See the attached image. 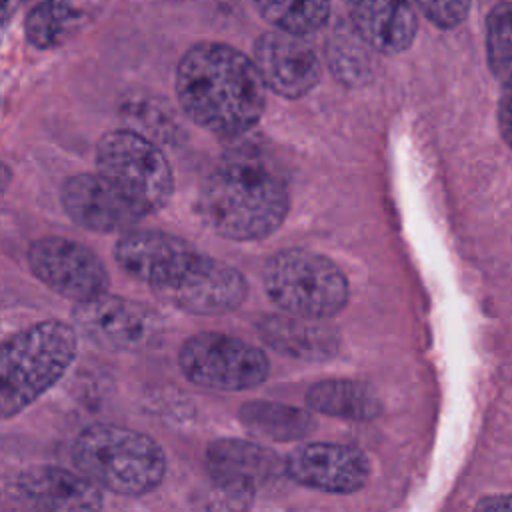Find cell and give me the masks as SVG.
Listing matches in <instances>:
<instances>
[{
    "label": "cell",
    "mask_w": 512,
    "mask_h": 512,
    "mask_svg": "<svg viewBox=\"0 0 512 512\" xmlns=\"http://www.w3.org/2000/svg\"><path fill=\"white\" fill-rule=\"evenodd\" d=\"M114 258L162 302L188 314H226L246 298V280L234 266L162 230L124 232L116 242Z\"/></svg>",
    "instance_id": "6da1fadb"
},
{
    "label": "cell",
    "mask_w": 512,
    "mask_h": 512,
    "mask_svg": "<svg viewBox=\"0 0 512 512\" xmlns=\"http://www.w3.org/2000/svg\"><path fill=\"white\" fill-rule=\"evenodd\" d=\"M176 96L186 116L216 136H240L262 116L266 94L252 58L220 44L198 42L176 66Z\"/></svg>",
    "instance_id": "7a4b0ae2"
},
{
    "label": "cell",
    "mask_w": 512,
    "mask_h": 512,
    "mask_svg": "<svg viewBox=\"0 0 512 512\" xmlns=\"http://www.w3.org/2000/svg\"><path fill=\"white\" fill-rule=\"evenodd\" d=\"M288 190L276 172L248 156H226L206 176L198 210L218 236L250 242L270 236L288 214Z\"/></svg>",
    "instance_id": "3957f363"
},
{
    "label": "cell",
    "mask_w": 512,
    "mask_h": 512,
    "mask_svg": "<svg viewBox=\"0 0 512 512\" xmlns=\"http://www.w3.org/2000/svg\"><path fill=\"white\" fill-rule=\"evenodd\" d=\"M78 332L62 320H42L0 342V420H10L44 396L74 364Z\"/></svg>",
    "instance_id": "277c9868"
},
{
    "label": "cell",
    "mask_w": 512,
    "mask_h": 512,
    "mask_svg": "<svg viewBox=\"0 0 512 512\" xmlns=\"http://www.w3.org/2000/svg\"><path fill=\"white\" fill-rule=\"evenodd\" d=\"M74 470L118 496H144L166 474V454L148 434L108 422L86 426L72 446Z\"/></svg>",
    "instance_id": "5b68a950"
},
{
    "label": "cell",
    "mask_w": 512,
    "mask_h": 512,
    "mask_svg": "<svg viewBox=\"0 0 512 512\" xmlns=\"http://www.w3.org/2000/svg\"><path fill=\"white\" fill-rule=\"evenodd\" d=\"M264 288L282 310L306 320L334 316L348 300V282L338 266L302 248L282 250L268 260Z\"/></svg>",
    "instance_id": "8992f818"
},
{
    "label": "cell",
    "mask_w": 512,
    "mask_h": 512,
    "mask_svg": "<svg viewBox=\"0 0 512 512\" xmlns=\"http://www.w3.org/2000/svg\"><path fill=\"white\" fill-rule=\"evenodd\" d=\"M96 172L148 216L162 210L174 192V174L164 152L150 138L130 128L108 130L100 136Z\"/></svg>",
    "instance_id": "52a82bcc"
},
{
    "label": "cell",
    "mask_w": 512,
    "mask_h": 512,
    "mask_svg": "<svg viewBox=\"0 0 512 512\" xmlns=\"http://www.w3.org/2000/svg\"><path fill=\"white\" fill-rule=\"evenodd\" d=\"M178 364L192 384L210 390H246L268 376V358L260 348L220 332L190 336L180 346Z\"/></svg>",
    "instance_id": "ba28073f"
},
{
    "label": "cell",
    "mask_w": 512,
    "mask_h": 512,
    "mask_svg": "<svg viewBox=\"0 0 512 512\" xmlns=\"http://www.w3.org/2000/svg\"><path fill=\"white\" fill-rule=\"evenodd\" d=\"M30 272L52 292L76 304L108 292L110 276L96 252L64 236H42L28 248Z\"/></svg>",
    "instance_id": "9c48e42d"
},
{
    "label": "cell",
    "mask_w": 512,
    "mask_h": 512,
    "mask_svg": "<svg viewBox=\"0 0 512 512\" xmlns=\"http://www.w3.org/2000/svg\"><path fill=\"white\" fill-rule=\"evenodd\" d=\"M72 318L76 332L112 352L146 350L162 332L160 316L150 306L108 292L76 304Z\"/></svg>",
    "instance_id": "30bf717a"
},
{
    "label": "cell",
    "mask_w": 512,
    "mask_h": 512,
    "mask_svg": "<svg viewBox=\"0 0 512 512\" xmlns=\"http://www.w3.org/2000/svg\"><path fill=\"white\" fill-rule=\"evenodd\" d=\"M60 200L74 224L98 234H124L148 216L98 172L66 178L60 188Z\"/></svg>",
    "instance_id": "8fae6325"
},
{
    "label": "cell",
    "mask_w": 512,
    "mask_h": 512,
    "mask_svg": "<svg viewBox=\"0 0 512 512\" xmlns=\"http://www.w3.org/2000/svg\"><path fill=\"white\" fill-rule=\"evenodd\" d=\"M280 470L274 452L238 438H222L206 448V472L228 508H244L258 486Z\"/></svg>",
    "instance_id": "7c38bea8"
},
{
    "label": "cell",
    "mask_w": 512,
    "mask_h": 512,
    "mask_svg": "<svg viewBox=\"0 0 512 512\" xmlns=\"http://www.w3.org/2000/svg\"><path fill=\"white\" fill-rule=\"evenodd\" d=\"M252 62L264 86L284 98L308 94L322 74L320 60L304 36L280 30L258 36Z\"/></svg>",
    "instance_id": "4fadbf2b"
},
{
    "label": "cell",
    "mask_w": 512,
    "mask_h": 512,
    "mask_svg": "<svg viewBox=\"0 0 512 512\" xmlns=\"http://www.w3.org/2000/svg\"><path fill=\"white\" fill-rule=\"evenodd\" d=\"M286 472L300 484L324 492H354L370 474L366 456L350 446L314 442L296 448L286 460Z\"/></svg>",
    "instance_id": "5bb4252c"
},
{
    "label": "cell",
    "mask_w": 512,
    "mask_h": 512,
    "mask_svg": "<svg viewBox=\"0 0 512 512\" xmlns=\"http://www.w3.org/2000/svg\"><path fill=\"white\" fill-rule=\"evenodd\" d=\"M18 488L36 512H102L104 494L78 470L42 464L18 476Z\"/></svg>",
    "instance_id": "9a60e30c"
},
{
    "label": "cell",
    "mask_w": 512,
    "mask_h": 512,
    "mask_svg": "<svg viewBox=\"0 0 512 512\" xmlns=\"http://www.w3.org/2000/svg\"><path fill=\"white\" fill-rule=\"evenodd\" d=\"M346 8L360 38L382 54L404 52L416 36L410 0H346Z\"/></svg>",
    "instance_id": "2e32d148"
},
{
    "label": "cell",
    "mask_w": 512,
    "mask_h": 512,
    "mask_svg": "<svg viewBox=\"0 0 512 512\" xmlns=\"http://www.w3.org/2000/svg\"><path fill=\"white\" fill-rule=\"evenodd\" d=\"M106 6L108 0H42L26 16V40L38 50L58 48L94 24Z\"/></svg>",
    "instance_id": "e0dca14e"
},
{
    "label": "cell",
    "mask_w": 512,
    "mask_h": 512,
    "mask_svg": "<svg viewBox=\"0 0 512 512\" xmlns=\"http://www.w3.org/2000/svg\"><path fill=\"white\" fill-rule=\"evenodd\" d=\"M306 402L316 412L350 420H370L380 412L378 398L352 380L318 382L308 390Z\"/></svg>",
    "instance_id": "ac0fdd59"
},
{
    "label": "cell",
    "mask_w": 512,
    "mask_h": 512,
    "mask_svg": "<svg viewBox=\"0 0 512 512\" xmlns=\"http://www.w3.org/2000/svg\"><path fill=\"white\" fill-rule=\"evenodd\" d=\"M240 418L248 430L256 436L286 442L306 436L314 428V420L310 414L274 404V402H252L240 410Z\"/></svg>",
    "instance_id": "d6986e66"
},
{
    "label": "cell",
    "mask_w": 512,
    "mask_h": 512,
    "mask_svg": "<svg viewBox=\"0 0 512 512\" xmlns=\"http://www.w3.org/2000/svg\"><path fill=\"white\" fill-rule=\"evenodd\" d=\"M254 4L268 24L294 36L320 30L330 16V0H254Z\"/></svg>",
    "instance_id": "ffe728a7"
},
{
    "label": "cell",
    "mask_w": 512,
    "mask_h": 512,
    "mask_svg": "<svg viewBox=\"0 0 512 512\" xmlns=\"http://www.w3.org/2000/svg\"><path fill=\"white\" fill-rule=\"evenodd\" d=\"M306 318L300 320H288V318H272L262 326L264 338L278 350L294 356H306V358H316L326 356L330 346H328V336L324 330L306 324Z\"/></svg>",
    "instance_id": "44dd1931"
},
{
    "label": "cell",
    "mask_w": 512,
    "mask_h": 512,
    "mask_svg": "<svg viewBox=\"0 0 512 512\" xmlns=\"http://www.w3.org/2000/svg\"><path fill=\"white\" fill-rule=\"evenodd\" d=\"M486 54L498 80H512V2H500L486 20Z\"/></svg>",
    "instance_id": "7402d4cb"
},
{
    "label": "cell",
    "mask_w": 512,
    "mask_h": 512,
    "mask_svg": "<svg viewBox=\"0 0 512 512\" xmlns=\"http://www.w3.org/2000/svg\"><path fill=\"white\" fill-rule=\"evenodd\" d=\"M424 16L442 28H454L468 16L470 0H412Z\"/></svg>",
    "instance_id": "603a6c76"
},
{
    "label": "cell",
    "mask_w": 512,
    "mask_h": 512,
    "mask_svg": "<svg viewBox=\"0 0 512 512\" xmlns=\"http://www.w3.org/2000/svg\"><path fill=\"white\" fill-rule=\"evenodd\" d=\"M498 128L508 146H512V80L504 82L498 104Z\"/></svg>",
    "instance_id": "cb8c5ba5"
},
{
    "label": "cell",
    "mask_w": 512,
    "mask_h": 512,
    "mask_svg": "<svg viewBox=\"0 0 512 512\" xmlns=\"http://www.w3.org/2000/svg\"><path fill=\"white\" fill-rule=\"evenodd\" d=\"M474 512H512V496H488L476 504Z\"/></svg>",
    "instance_id": "d4e9b609"
},
{
    "label": "cell",
    "mask_w": 512,
    "mask_h": 512,
    "mask_svg": "<svg viewBox=\"0 0 512 512\" xmlns=\"http://www.w3.org/2000/svg\"><path fill=\"white\" fill-rule=\"evenodd\" d=\"M30 0H0V28Z\"/></svg>",
    "instance_id": "484cf974"
},
{
    "label": "cell",
    "mask_w": 512,
    "mask_h": 512,
    "mask_svg": "<svg viewBox=\"0 0 512 512\" xmlns=\"http://www.w3.org/2000/svg\"><path fill=\"white\" fill-rule=\"evenodd\" d=\"M8 182H10V168L4 162H0V200L8 188Z\"/></svg>",
    "instance_id": "4316f807"
}]
</instances>
